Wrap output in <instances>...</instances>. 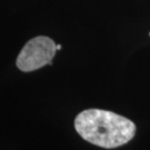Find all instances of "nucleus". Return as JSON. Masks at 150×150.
Segmentation results:
<instances>
[{
    "mask_svg": "<svg viewBox=\"0 0 150 150\" xmlns=\"http://www.w3.org/2000/svg\"><path fill=\"white\" fill-rule=\"evenodd\" d=\"M56 48H57V50H60L61 49V45H56Z\"/></svg>",
    "mask_w": 150,
    "mask_h": 150,
    "instance_id": "nucleus-3",
    "label": "nucleus"
},
{
    "mask_svg": "<svg viewBox=\"0 0 150 150\" xmlns=\"http://www.w3.org/2000/svg\"><path fill=\"white\" fill-rule=\"evenodd\" d=\"M75 128L86 141L109 149L129 142L136 132L131 120L101 109H87L80 112L75 119Z\"/></svg>",
    "mask_w": 150,
    "mask_h": 150,
    "instance_id": "nucleus-1",
    "label": "nucleus"
},
{
    "mask_svg": "<svg viewBox=\"0 0 150 150\" xmlns=\"http://www.w3.org/2000/svg\"><path fill=\"white\" fill-rule=\"evenodd\" d=\"M57 51L52 39L38 36L29 40L17 58V67L21 71H33L51 62Z\"/></svg>",
    "mask_w": 150,
    "mask_h": 150,
    "instance_id": "nucleus-2",
    "label": "nucleus"
}]
</instances>
